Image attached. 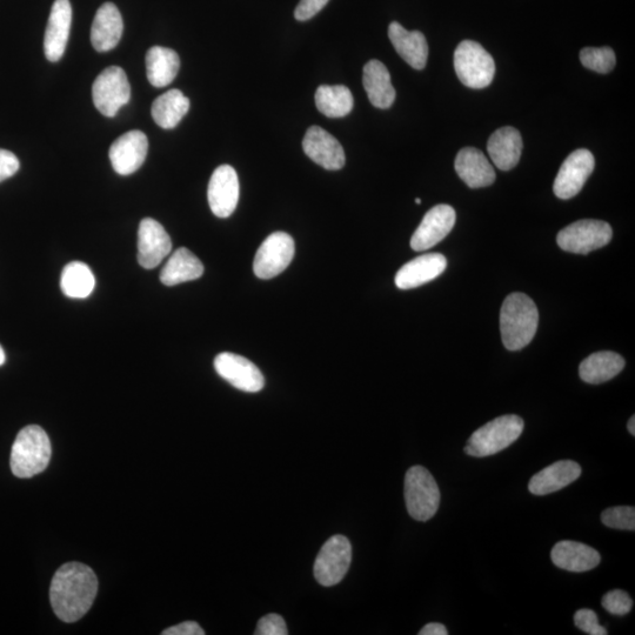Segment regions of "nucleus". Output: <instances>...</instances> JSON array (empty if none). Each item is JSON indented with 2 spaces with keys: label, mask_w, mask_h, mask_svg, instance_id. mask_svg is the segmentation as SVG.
Segmentation results:
<instances>
[{
  "label": "nucleus",
  "mask_w": 635,
  "mask_h": 635,
  "mask_svg": "<svg viewBox=\"0 0 635 635\" xmlns=\"http://www.w3.org/2000/svg\"><path fill=\"white\" fill-rule=\"evenodd\" d=\"M124 23L122 15L115 4L105 3L100 6L93 20L91 43L98 52H109L116 48L122 39Z\"/></svg>",
  "instance_id": "nucleus-20"
},
{
  "label": "nucleus",
  "mask_w": 635,
  "mask_h": 635,
  "mask_svg": "<svg viewBox=\"0 0 635 635\" xmlns=\"http://www.w3.org/2000/svg\"><path fill=\"white\" fill-rule=\"evenodd\" d=\"M147 79L155 88L162 89L176 79L180 59L178 53L163 46H153L145 57Z\"/></svg>",
  "instance_id": "nucleus-27"
},
{
  "label": "nucleus",
  "mask_w": 635,
  "mask_h": 635,
  "mask_svg": "<svg viewBox=\"0 0 635 635\" xmlns=\"http://www.w3.org/2000/svg\"><path fill=\"white\" fill-rule=\"evenodd\" d=\"M524 426V420L514 414L494 419L472 434L464 451L474 458L493 456L518 440Z\"/></svg>",
  "instance_id": "nucleus-4"
},
{
  "label": "nucleus",
  "mask_w": 635,
  "mask_h": 635,
  "mask_svg": "<svg viewBox=\"0 0 635 635\" xmlns=\"http://www.w3.org/2000/svg\"><path fill=\"white\" fill-rule=\"evenodd\" d=\"M581 476V467L576 461L560 460L533 476L528 490L534 496H547L574 483Z\"/></svg>",
  "instance_id": "nucleus-22"
},
{
  "label": "nucleus",
  "mask_w": 635,
  "mask_h": 635,
  "mask_svg": "<svg viewBox=\"0 0 635 635\" xmlns=\"http://www.w3.org/2000/svg\"><path fill=\"white\" fill-rule=\"evenodd\" d=\"M239 179L235 169L222 165L213 172L207 198L213 215L229 218L236 211L239 202Z\"/></svg>",
  "instance_id": "nucleus-14"
},
{
  "label": "nucleus",
  "mask_w": 635,
  "mask_h": 635,
  "mask_svg": "<svg viewBox=\"0 0 635 635\" xmlns=\"http://www.w3.org/2000/svg\"><path fill=\"white\" fill-rule=\"evenodd\" d=\"M163 635H204L205 631L196 621H185V623L166 628Z\"/></svg>",
  "instance_id": "nucleus-40"
},
{
  "label": "nucleus",
  "mask_w": 635,
  "mask_h": 635,
  "mask_svg": "<svg viewBox=\"0 0 635 635\" xmlns=\"http://www.w3.org/2000/svg\"><path fill=\"white\" fill-rule=\"evenodd\" d=\"M454 69L461 83L471 89H485L496 75L493 57L479 43L464 40L454 52Z\"/></svg>",
  "instance_id": "nucleus-6"
},
{
  "label": "nucleus",
  "mask_w": 635,
  "mask_h": 635,
  "mask_svg": "<svg viewBox=\"0 0 635 635\" xmlns=\"http://www.w3.org/2000/svg\"><path fill=\"white\" fill-rule=\"evenodd\" d=\"M294 240L285 232H274L260 245L254 258L253 271L260 279H272L283 273L294 257Z\"/></svg>",
  "instance_id": "nucleus-10"
},
{
  "label": "nucleus",
  "mask_w": 635,
  "mask_h": 635,
  "mask_svg": "<svg viewBox=\"0 0 635 635\" xmlns=\"http://www.w3.org/2000/svg\"><path fill=\"white\" fill-rule=\"evenodd\" d=\"M96 279L90 267L82 262H72L64 267L60 277V289L66 297L85 299L95 290Z\"/></svg>",
  "instance_id": "nucleus-32"
},
{
  "label": "nucleus",
  "mask_w": 635,
  "mask_h": 635,
  "mask_svg": "<svg viewBox=\"0 0 635 635\" xmlns=\"http://www.w3.org/2000/svg\"><path fill=\"white\" fill-rule=\"evenodd\" d=\"M215 369L220 377L233 387L247 393L264 389L265 379L258 367L238 354L224 352L215 359Z\"/></svg>",
  "instance_id": "nucleus-12"
},
{
  "label": "nucleus",
  "mask_w": 635,
  "mask_h": 635,
  "mask_svg": "<svg viewBox=\"0 0 635 635\" xmlns=\"http://www.w3.org/2000/svg\"><path fill=\"white\" fill-rule=\"evenodd\" d=\"M553 564L568 572L581 573L593 570L601 561L600 554L591 546L577 541H560L551 552Z\"/></svg>",
  "instance_id": "nucleus-23"
},
{
  "label": "nucleus",
  "mask_w": 635,
  "mask_h": 635,
  "mask_svg": "<svg viewBox=\"0 0 635 635\" xmlns=\"http://www.w3.org/2000/svg\"><path fill=\"white\" fill-rule=\"evenodd\" d=\"M625 359L620 354L603 351L591 354L580 364V378L587 384H603L624 370Z\"/></svg>",
  "instance_id": "nucleus-28"
},
{
  "label": "nucleus",
  "mask_w": 635,
  "mask_h": 635,
  "mask_svg": "<svg viewBox=\"0 0 635 635\" xmlns=\"http://www.w3.org/2000/svg\"><path fill=\"white\" fill-rule=\"evenodd\" d=\"M256 635H287L285 620L279 614L271 613L259 620Z\"/></svg>",
  "instance_id": "nucleus-37"
},
{
  "label": "nucleus",
  "mask_w": 635,
  "mask_h": 635,
  "mask_svg": "<svg viewBox=\"0 0 635 635\" xmlns=\"http://www.w3.org/2000/svg\"><path fill=\"white\" fill-rule=\"evenodd\" d=\"M627 429L628 431H630V433L634 437L635 436V417L634 416L630 419V421H628Z\"/></svg>",
  "instance_id": "nucleus-42"
},
{
  "label": "nucleus",
  "mask_w": 635,
  "mask_h": 635,
  "mask_svg": "<svg viewBox=\"0 0 635 635\" xmlns=\"http://www.w3.org/2000/svg\"><path fill=\"white\" fill-rule=\"evenodd\" d=\"M149 151L145 133L133 130L120 136L110 147L113 170L120 176H130L142 167Z\"/></svg>",
  "instance_id": "nucleus-15"
},
{
  "label": "nucleus",
  "mask_w": 635,
  "mask_h": 635,
  "mask_svg": "<svg viewBox=\"0 0 635 635\" xmlns=\"http://www.w3.org/2000/svg\"><path fill=\"white\" fill-rule=\"evenodd\" d=\"M363 84L370 102L378 109H390L396 100L391 75L379 60H370L364 66Z\"/></svg>",
  "instance_id": "nucleus-26"
},
{
  "label": "nucleus",
  "mask_w": 635,
  "mask_h": 635,
  "mask_svg": "<svg viewBox=\"0 0 635 635\" xmlns=\"http://www.w3.org/2000/svg\"><path fill=\"white\" fill-rule=\"evenodd\" d=\"M446 267L447 259L443 254H423L401 267L396 276V285L400 290L416 289L438 278Z\"/></svg>",
  "instance_id": "nucleus-19"
},
{
  "label": "nucleus",
  "mask_w": 635,
  "mask_h": 635,
  "mask_svg": "<svg viewBox=\"0 0 635 635\" xmlns=\"http://www.w3.org/2000/svg\"><path fill=\"white\" fill-rule=\"evenodd\" d=\"M352 561V546L344 536H333L326 541L314 563V577L322 586L340 583L349 571Z\"/></svg>",
  "instance_id": "nucleus-9"
},
{
  "label": "nucleus",
  "mask_w": 635,
  "mask_h": 635,
  "mask_svg": "<svg viewBox=\"0 0 635 635\" xmlns=\"http://www.w3.org/2000/svg\"><path fill=\"white\" fill-rule=\"evenodd\" d=\"M458 176L471 189L491 186L496 182V171L483 152L474 147L459 151L454 163Z\"/></svg>",
  "instance_id": "nucleus-21"
},
{
  "label": "nucleus",
  "mask_w": 635,
  "mask_h": 635,
  "mask_svg": "<svg viewBox=\"0 0 635 635\" xmlns=\"http://www.w3.org/2000/svg\"><path fill=\"white\" fill-rule=\"evenodd\" d=\"M613 231L610 224L601 220L585 219L565 227L559 232L557 243L561 250L587 254L601 249L611 242Z\"/></svg>",
  "instance_id": "nucleus-8"
},
{
  "label": "nucleus",
  "mask_w": 635,
  "mask_h": 635,
  "mask_svg": "<svg viewBox=\"0 0 635 635\" xmlns=\"http://www.w3.org/2000/svg\"><path fill=\"white\" fill-rule=\"evenodd\" d=\"M51 454V441L42 427L26 426L18 433L12 446V473L23 479L35 477L49 466Z\"/></svg>",
  "instance_id": "nucleus-3"
},
{
  "label": "nucleus",
  "mask_w": 635,
  "mask_h": 635,
  "mask_svg": "<svg viewBox=\"0 0 635 635\" xmlns=\"http://www.w3.org/2000/svg\"><path fill=\"white\" fill-rule=\"evenodd\" d=\"M601 604L607 612L616 616H625L633 607V600L625 591L614 590L605 594Z\"/></svg>",
  "instance_id": "nucleus-35"
},
{
  "label": "nucleus",
  "mask_w": 635,
  "mask_h": 635,
  "mask_svg": "<svg viewBox=\"0 0 635 635\" xmlns=\"http://www.w3.org/2000/svg\"><path fill=\"white\" fill-rule=\"evenodd\" d=\"M596 166V160L591 151L579 149L567 157L561 165L553 191L560 199L576 197L583 189L587 179L590 178Z\"/></svg>",
  "instance_id": "nucleus-11"
},
{
  "label": "nucleus",
  "mask_w": 635,
  "mask_h": 635,
  "mask_svg": "<svg viewBox=\"0 0 635 635\" xmlns=\"http://www.w3.org/2000/svg\"><path fill=\"white\" fill-rule=\"evenodd\" d=\"M446 627L443 624L431 623L421 628L419 635H447Z\"/></svg>",
  "instance_id": "nucleus-41"
},
{
  "label": "nucleus",
  "mask_w": 635,
  "mask_h": 635,
  "mask_svg": "<svg viewBox=\"0 0 635 635\" xmlns=\"http://www.w3.org/2000/svg\"><path fill=\"white\" fill-rule=\"evenodd\" d=\"M404 494L407 511L414 520L427 521L436 516L440 490L436 479L423 466H413L405 476Z\"/></svg>",
  "instance_id": "nucleus-5"
},
{
  "label": "nucleus",
  "mask_w": 635,
  "mask_h": 635,
  "mask_svg": "<svg viewBox=\"0 0 635 635\" xmlns=\"http://www.w3.org/2000/svg\"><path fill=\"white\" fill-rule=\"evenodd\" d=\"M416 203H417L418 205L421 203L420 198H417V199H416Z\"/></svg>",
  "instance_id": "nucleus-44"
},
{
  "label": "nucleus",
  "mask_w": 635,
  "mask_h": 635,
  "mask_svg": "<svg viewBox=\"0 0 635 635\" xmlns=\"http://www.w3.org/2000/svg\"><path fill=\"white\" fill-rule=\"evenodd\" d=\"M204 274V265L190 250L178 249L172 254L169 262L166 263L162 273H160V282L166 286H176L179 284L192 282L202 277Z\"/></svg>",
  "instance_id": "nucleus-29"
},
{
  "label": "nucleus",
  "mask_w": 635,
  "mask_h": 635,
  "mask_svg": "<svg viewBox=\"0 0 635 635\" xmlns=\"http://www.w3.org/2000/svg\"><path fill=\"white\" fill-rule=\"evenodd\" d=\"M190 110V100L178 89L159 96L152 104V118L162 129L172 130L182 122Z\"/></svg>",
  "instance_id": "nucleus-30"
},
{
  "label": "nucleus",
  "mask_w": 635,
  "mask_h": 635,
  "mask_svg": "<svg viewBox=\"0 0 635 635\" xmlns=\"http://www.w3.org/2000/svg\"><path fill=\"white\" fill-rule=\"evenodd\" d=\"M601 521L607 527L616 528V530H635V510L632 506H618L607 508L601 514Z\"/></svg>",
  "instance_id": "nucleus-34"
},
{
  "label": "nucleus",
  "mask_w": 635,
  "mask_h": 635,
  "mask_svg": "<svg viewBox=\"0 0 635 635\" xmlns=\"http://www.w3.org/2000/svg\"><path fill=\"white\" fill-rule=\"evenodd\" d=\"M580 62L585 68L598 73H610L616 68V53L611 48H585L580 52Z\"/></svg>",
  "instance_id": "nucleus-33"
},
{
  "label": "nucleus",
  "mask_w": 635,
  "mask_h": 635,
  "mask_svg": "<svg viewBox=\"0 0 635 635\" xmlns=\"http://www.w3.org/2000/svg\"><path fill=\"white\" fill-rule=\"evenodd\" d=\"M97 592L98 579L92 568L68 563L59 568L51 581V606L64 623H76L90 611Z\"/></svg>",
  "instance_id": "nucleus-1"
},
{
  "label": "nucleus",
  "mask_w": 635,
  "mask_h": 635,
  "mask_svg": "<svg viewBox=\"0 0 635 635\" xmlns=\"http://www.w3.org/2000/svg\"><path fill=\"white\" fill-rule=\"evenodd\" d=\"M487 151L494 165L501 171H510L516 167L523 151V139L520 132L512 126L501 127L493 133L487 143Z\"/></svg>",
  "instance_id": "nucleus-25"
},
{
  "label": "nucleus",
  "mask_w": 635,
  "mask_h": 635,
  "mask_svg": "<svg viewBox=\"0 0 635 635\" xmlns=\"http://www.w3.org/2000/svg\"><path fill=\"white\" fill-rule=\"evenodd\" d=\"M71 23L70 0H56L52 5L44 38L45 56L49 62L56 63L63 58L69 42Z\"/></svg>",
  "instance_id": "nucleus-18"
},
{
  "label": "nucleus",
  "mask_w": 635,
  "mask_h": 635,
  "mask_svg": "<svg viewBox=\"0 0 635 635\" xmlns=\"http://www.w3.org/2000/svg\"><path fill=\"white\" fill-rule=\"evenodd\" d=\"M457 215L453 207L446 204L434 206L426 213L416 232L411 239V247L414 251L421 252L432 249L441 240L449 236Z\"/></svg>",
  "instance_id": "nucleus-13"
},
{
  "label": "nucleus",
  "mask_w": 635,
  "mask_h": 635,
  "mask_svg": "<svg viewBox=\"0 0 635 635\" xmlns=\"http://www.w3.org/2000/svg\"><path fill=\"white\" fill-rule=\"evenodd\" d=\"M574 624L579 630L591 635H606V628L600 626L596 612L592 610H579L574 614Z\"/></svg>",
  "instance_id": "nucleus-36"
},
{
  "label": "nucleus",
  "mask_w": 635,
  "mask_h": 635,
  "mask_svg": "<svg viewBox=\"0 0 635 635\" xmlns=\"http://www.w3.org/2000/svg\"><path fill=\"white\" fill-rule=\"evenodd\" d=\"M389 37L394 49L413 69H425L429 58V45L423 33L407 31L397 22L390 24Z\"/></svg>",
  "instance_id": "nucleus-24"
},
{
  "label": "nucleus",
  "mask_w": 635,
  "mask_h": 635,
  "mask_svg": "<svg viewBox=\"0 0 635 635\" xmlns=\"http://www.w3.org/2000/svg\"><path fill=\"white\" fill-rule=\"evenodd\" d=\"M329 2L330 0H300L296 11H294V17H296L299 22H305V20H309L318 15Z\"/></svg>",
  "instance_id": "nucleus-38"
},
{
  "label": "nucleus",
  "mask_w": 635,
  "mask_h": 635,
  "mask_svg": "<svg viewBox=\"0 0 635 635\" xmlns=\"http://www.w3.org/2000/svg\"><path fill=\"white\" fill-rule=\"evenodd\" d=\"M5 362H6L5 352L3 350V347L0 346V366L4 365Z\"/></svg>",
  "instance_id": "nucleus-43"
},
{
  "label": "nucleus",
  "mask_w": 635,
  "mask_h": 635,
  "mask_svg": "<svg viewBox=\"0 0 635 635\" xmlns=\"http://www.w3.org/2000/svg\"><path fill=\"white\" fill-rule=\"evenodd\" d=\"M305 155L326 170L343 169L346 157L342 144L319 126L307 130L303 140Z\"/></svg>",
  "instance_id": "nucleus-17"
},
{
  "label": "nucleus",
  "mask_w": 635,
  "mask_h": 635,
  "mask_svg": "<svg viewBox=\"0 0 635 635\" xmlns=\"http://www.w3.org/2000/svg\"><path fill=\"white\" fill-rule=\"evenodd\" d=\"M316 106L326 117L342 118L352 111L354 99L344 85H322L316 92Z\"/></svg>",
  "instance_id": "nucleus-31"
},
{
  "label": "nucleus",
  "mask_w": 635,
  "mask_h": 635,
  "mask_svg": "<svg viewBox=\"0 0 635 635\" xmlns=\"http://www.w3.org/2000/svg\"><path fill=\"white\" fill-rule=\"evenodd\" d=\"M539 324L537 305L524 293H512L500 312L501 338L507 350L519 351L536 336Z\"/></svg>",
  "instance_id": "nucleus-2"
},
{
  "label": "nucleus",
  "mask_w": 635,
  "mask_h": 635,
  "mask_svg": "<svg viewBox=\"0 0 635 635\" xmlns=\"http://www.w3.org/2000/svg\"><path fill=\"white\" fill-rule=\"evenodd\" d=\"M172 242L162 224L152 218H145L138 231V262L146 270L156 267L169 256Z\"/></svg>",
  "instance_id": "nucleus-16"
},
{
  "label": "nucleus",
  "mask_w": 635,
  "mask_h": 635,
  "mask_svg": "<svg viewBox=\"0 0 635 635\" xmlns=\"http://www.w3.org/2000/svg\"><path fill=\"white\" fill-rule=\"evenodd\" d=\"M19 160L8 150L0 149V183L15 176L19 170Z\"/></svg>",
  "instance_id": "nucleus-39"
},
{
  "label": "nucleus",
  "mask_w": 635,
  "mask_h": 635,
  "mask_svg": "<svg viewBox=\"0 0 635 635\" xmlns=\"http://www.w3.org/2000/svg\"><path fill=\"white\" fill-rule=\"evenodd\" d=\"M92 98L103 116L115 117L131 98V86L125 71L118 66H110L100 73L92 86Z\"/></svg>",
  "instance_id": "nucleus-7"
}]
</instances>
